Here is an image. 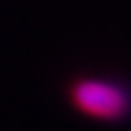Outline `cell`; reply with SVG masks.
I'll return each instance as SVG.
<instances>
[{
  "instance_id": "cell-1",
  "label": "cell",
  "mask_w": 131,
  "mask_h": 131,
  "mask_svg": "<svg viewBox=\"0 0 131 131\" xmlns=\"http://www.w3.org/2000/svg\"><path fill=\"white\" fill-rule=\"evenodd\" d=\"M72 106L89 118L114 123L131 110V95L116 83L102 78H80L70 89Z\"/></svg>"
}]
</instances>
